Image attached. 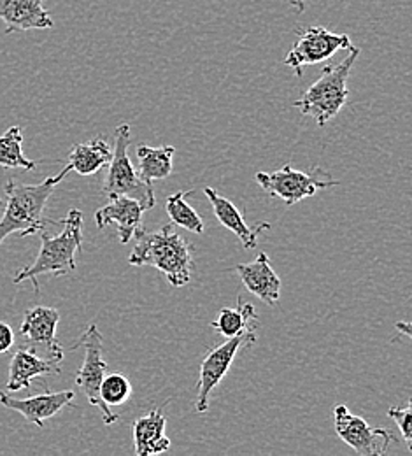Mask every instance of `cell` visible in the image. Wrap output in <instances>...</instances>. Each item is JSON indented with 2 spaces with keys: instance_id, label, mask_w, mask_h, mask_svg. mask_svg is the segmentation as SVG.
I'll use <instances>...</instances> for the list:
<instances>
[{
  "instance_id": "8992f818",
  "label": "cell",
  "mask_w": 412,
  "mask_h": 456,
  "mask_svg": "<svg viewBox=\"0 0 412 456\" xmlns=\"http://www.w3.org/2000/svg\"><path fill=\"white\" fill-rule=\"evenodd\" d=\"M76 346L85 347V360L76 374V387L85 394L86 400L92 405H97L102 411V419L106 425H113L118 421V416L111 411V407L101 399V383L108 372V363L102 356L104 349V338L99 332L97 325H90L85 334L81 336Z\"/></svg>"
},
{
  "instance_id": "e0dca14e",
  "label": "cell",
  "mask_w": 412,
  "mask_h": 456,
  "mask_svg": "<svg viewBox=\"0 0 412 456\" xmlns=\"http://www.w3.org/2000/svg\"><path fill=\"white\" fill-rule=\"evenodd\" d=\"M167 419L162 409H155L132 425V436L135 444V455L153 456L171 450V439L166 436Z\"/></svg>"
},
{
  "instance_id": "5bb4252c",
  "label": "cell",
  "mask_w": 412,
  "mask_h": 456,
  "mask_svg": "<svg viewBox=\"0 0 412 456\" xmlns=\"http://www.w3.org/2000/svg\"><path fill=\"white\" fill-rule=\"evenodd\" d=\"M0 20L5 23V34L53 28L50 12L43 0H0Z\"/></svg>"
},
{
  "instance_id": "9c48e42d",
  "label": "cell",
  "mask_w": 412,
  "mask_h": 456,
  "mask_svg": "<svg viewBox=\"0 0 412 456\" xmlns=\"http://www.w3.org/2000/svg\"><path fill=\"white\" fill-rule=\"evenodd\" d=\"M351 46V39L346 34H334L325 27H307L298 32L296 43L285 58V63L292 67L295 74L300 77L305 65L325 61L334 57L339 50H350Z\"/></svg>"
},
{
  "instance_id": "484cf974",
  "label": "cell",
  "mask_w": 412,
  "mask_h": 456,
  "mask_svg": "<svg viewBox=\"0 0 412 456\" xmlns=\"http://www.w3.org/2000/svg\"><path fill=\"white\" fill-rule=\"evenodd\" d=\"M14 344V332L7 323L0 322V353H5Z\"/></svg>"
},
{
  "instance_id": "30bf717a",
  "label": "cell",
  "mask_w": 412,
  "mask_h": 456,
  "mask_svg": "<svg viewBox=\"0 0 412 456\" xmlns=\"http://www.w3.org/2000/svg\"><path fill=\"white\" fill-rule=\"evenodd\" d=\"M334 425L337 436L361 456H383L388 453L393 436L383 428H370V425L351 414L350 409L341 403L334 411Z\"/></svg>"
},
{
  "instance_id": "4316f807",
  "label": "cell",
  "mask_w": 412,
  "mask_h": 456,
  "mask_svg": "<svg viewBox=\"0 0 412 456\" xmlns=\"http://www.w3.org/2000/svg\"><path fill=\"white\" fill-rule=\"evenodd\" d=\"M295 7L298 9V12H303V9H305V4H303V0H294Z\"/></svg>"
},
{
  "instance_id": "6da1fadb",
  "label": "cell",
  "mask_w": 412,
  "mask_h": 456,
  "mask_svg": "<svg viewBox=\"0 0 412 456\" xmlns=\"http://www.w3.org/2000/svg\"><path fill=\"white\" fill-rule=\"evenodd\" d=\"M135 246L130 253V265L158 269L174 288L190 285L193 256L191 244L176 232L174 224L158 230L137 228L133 237Z\"/></svg>"
},
{
  "instance_id": "d4e9b609",
  "label": "cell",
  "mask_w": 412,
  "mask_h": 456,
  "mask_svg": "<svg viewBox=\"0 0 412 456\" xmlns=\"http://www.w3.org/2000/svg\"><path fill=\"white\" fill-rule=\"evenodd\" d=\"M388 416H390V418L399 425V430H400V434H402V437H404V441H406L408 448L412 450L411 403H409L408 407H404V409H400V407H392V409L388 411Z\"/></svg>"
},
{
  "instance_id": "cb8c5ba5",
  "label": "cell",
  "mask_w": 412,
  "mask_h": 456,
  "mask_svg": "<svg viewBox=\"0 0 412 456\" xmlns=\"http://www.w3.org/2000/svg\"><path fill=\"white\" fill-rule=\"evenodd\" d=\"M99 394H101V399L104 400L109 407L123 405L132 395V385L123 374L115 372V374L104 376Z\"/></svg>"
},
{
  "instance_id": "d6986e66",
  "label": "cell",
  "mask_w": 412,
  "mask_h": 456,
  "mask_svg": "<svg viewBox=\"0 0 412 456\" xmlns=\"http://www.w3.org/2000/svg\"><path fill=\"white\" fill-rule=\"evenodd\" d=\"M113 150L102 137H95L88 142L74 144L69 153V166L79 175H93L102 167L109 166Z\"/></svg>"
},
{
  "instance_id": "9a60e30c",
  "label": "cell",
  "mask_w": 412,
  "mask_h": 456,
  "mask_svg": "<svg viewBox=\"0 0 412 456\" xmlns=\"http://www.w3.org/2000/svg\"><path fill=\"white\" fill-rule=\"evenodd\" d=\"M111 202L95 213L97 227L104 228L108 225L118 227V239L121 244L132 240L135 230L141 227V220L144 215V206L130 197H113Z\"/></svg>"
},
{
  "instance_id": "7c38bea8",
  "label": "cell",
  "mask_w": 412,
  "mask_h": 456,
  "mask_svg": "<svg viewBox=\"0 0 412 456\" xmlns=\"http://www.w3.org/2000/svg\"><path fill=\"white\" fill-rule=\"evenodd\" d=\"M60 360L50 358L44 360L36 354L34 347H21L18 349L9 363V378L5 390L7 392H20L32 385L34 379L43 376H59L61 372Z\"/></svg>"
},
{
  "instance_id": "44dd1931",
  "label": "cell",
  "mask_w": 412,
  "mask_h": 456,
  "mask_svg": "<svg viewBox=\"0 0 412 456\" xmlns=\"http://www.w3.org/2000/svg\"><path fill=\"white\" fill-rule=\"evenodd\" d=\"M139 159V175L146 181L166 179L173 174V159L176 153L174 146H162V148H149L141 144L137 148Z\"/></svg>"
},
{
  "instance_id": "8fae6325",
  "label": "cell",
  "mask_w": 412,
  "mask_h": 456,
  "mask_svg": "<svg viewBox=\"0 0 412 456\" xmlns=\"http://www.w3.org/2000/svg\"><path fill=\"white\" fill-rule=\"evenodd\" d=\"M60 313L53 307L37 305L25 313L20 334L25 338L28 347L44 346L50 351V358L63 360V349L57 341Z\"/></svg>"
},
{
  "instance_id": "7402d4cb",
  "label": "cell",
  "mask_w": 412,
  "mask_h": 456,
  "mask_svg": "<svg viewBox=\"0 0 412 456\" xmlns=\"http://www.w3.org/2000/svg\"><path fill=\"white\" fill-rule=\"evenodd\" d=\"M23 134L20 126H11L4 134H0V167L5 169H36V162L28 160L21 150Z\"/></svg>"
},
{
  "instance_id": "7a4b0ae2",
  "label": "cell",
  "mask_w": 412,
  "mask_h": 456,
  "mask_svg": "<svg viewBox=\"0 0 412 456\" xmlns=\"http://www.w3.org/2000/svg\"><path fill=\"white\" fill-rule=\"evenodd\" d=\"M70 172L72 167L67 164V167H63L57 175L46 177L39 184H21L16 181H7V204L0 218V244L14 232L25 237L39 233L46 230L48 225H61V222L44 218L43 213L57 184Z\"/></svg>"
},
{
  "instance_id": "3957f363",
  "label": "cell",
  "mask_w": 412,
  "mask_h": 456,
  "mask_svg": "<svg viewBox=\"0 0 412 456\" xmlns=\"http://www.w3.org/2000/svg\"><path fill=\"white\" fill-rule=\"evenodd\" d=\"M61 232L52 237L46 230L41 233V249L32 265L16 273L12 283L20 285L23 281H32L36 291L39 293L37 276L55 274L65 276L72 274L77 269L76 251L83 242V213L79 209L69 211L67 218L61 222Z\"/></svg>"
},
{
  "instance_id": "4fadbf2b",
  "label": "cell",
  "mask_w": 412,
  "mask_h": 456,
  "mask_svg": "<svg viewBox=\"0 0 412 456\" xmlns=\"http://www.w3.org/2000/svg\"><path fill=\"white\" fill-rule=\"evenodd\" d=\"M72 390H63L57 394H41L28 399H14L0 390V403L11 411L20 412L27 421L34 423L37 428L44 427V421L57 416L60 411L72 403L74 400Z\"/></svg>"
},
{
  "instance_id": "2e32d148",
  "label": "cell",
  "mask_w": 412,
  "mask_h": 456,
  "mask_svg": "<svg viewBox=\"0 0 412 456\" xmlns=\"http://www.w3.org/2000/svg\"><path fill=\"white\" fill-rule=\"evenodd\" d=\"M240 281L267 305H274L281 297V280L269 264L267 253H258L251 264H240L236 267Z\"/></svg>"
},
{
  "instance_id": "277c9868",
  "label": "cell",
  "mask_w": 412,
  "mask_h": 456,
  "mask_svg": "<svg viewBox=\"0 0 412 456\" xmlns=\"http://www.w3.org/2000/svg\"><path fill=\"white\" fill-rule=\"evenodd\" d=\"M359 50L351 46L348 57L339 63L327 65L300 101H295V108L300 110L303 116H311L319 126H325L334 119L348 102V79L350 72L356 63Z\"/></svg>"
},
{
  "instance_id": "ffe728a7",
  "label": "cell",
  "mask_w": 412,
  "mask_h": 456,
  "mask_svg": "<svg viewBox=\"0 0 412 456\" xmlns=\"http://www.w3.org/2000/svg\"><path fill=\"white\" fill-rule=\"evenodd\" d=\"M211 327L223 338H234L249 329L256 327V313L254 307L237 297V307H223Z\"/></svg>"
},
{
  "instance_id": "ac0fdd59",
  "label": "cell",
  "mask_w": 412,
  "mask_h": 456,
  "mask_svg": "<svg viewBox=\"0 0 412 456\" xmlns=\"http://www.w3.org/2000/svg\"><path fill=\"white\" fill-rule=\"evenodd\" d=\"M204 193L207 195L209 202L213 204V209H214V215L216 218L220 220V224L225 228H229L230 232H234L237 237L240 239L242 246L246 249H254L256 248V242H258V235L262 230H269L271 225L269 224H256L254 227H249L246 222H244V216L238 213L236 206L222 197L220 193H216V190L213 188H204Z\"/></svg>"
},
{
  "instance_id": "52a82bcc",
  "label": "cell",
  "mask_w": 412,
  "mask_h": 456,
  "mask_svg": "<svg viewBox=\"0 0 412 456\" xmlns=\"http://www.w3.org/2000/svg\"><path fill=\"white\" fill-rule=\"evenodd\" d=\"M256 342V327L249 329L238 336L229 338L227 341L213 347L200 363V379H198V395H197V412L204 414L209 409V397L213 390L223 381L229 374L237 353Z\"/></svg>"
},
{
  "instance_id": "ba28073f",
  "label": "cell",
  "mask_w": 412,
  "mask_h": 456,
  "mask_svg": "<svg viewBox=\"0 0 412 456\" xmlns=\"http://www.w3.org/2000/svg\"><path fill=\"white\" fill-rule=\"evenodd\" d=\"M256 181L265 193L281 199L287 206H295L296 202L316 195L318 190L341 184V181L319 179L314 172L295 171L292 166H285L276 172H258Z\"/></svg>"
},
{
  "instance_id": "5b68a950",
  "label": "cell",
  "mask_w": 412,
  "mask_h": 456,
  "mask_svg": "<svg viewBox=\"0 0 412 456\" xmlns=\"http://www.w3.org/2000/svg\"><path fill=\"white\" fill-rule=\"evenodd\" d=\"M115 150L113 157L109 162V172L104 181V193L113 199V197H130L139 200L146 211L155 208L157 199L153 191V183L146 181L139 175V172L132 167V162L128 159V146L132 141V130L130 125L123 123L117 128L115 135Z\"/></svg>"
},
{
  "instance_id": "83f0119b",
  "label": "cell",
  "mask_w": 412,
  "mask_h": 456,
  "mask_svg": "<svg viewBox=\"0 0 412 456\" xmlns=\"http://www.w3.org/2000/svg\"><path fill=\"white\" fill-rule=\"evenodd\" d=\"M0 208H2V200H0Z\"/></svg>"
},
{
  "instance_id": "603a6c76",
  "label": "cell",
  "mask_w": 412,
  "mask_h": 456,
  "mask_svg": "<svg viewBox=\"0 0 412 456\" xmlns=\"http://www.w3.org/2000/svg\"><path fill=\"white\" fill-rule=\"evenodd\" d=\"M191 193V191H177L167 197L166 200V209L169 218L173 220V224L177 227L186 228L188 232L193 233H202L204 232V224L202 218L198 216V213L184 200V197Z\"/></svg>"
}]
</instances>
